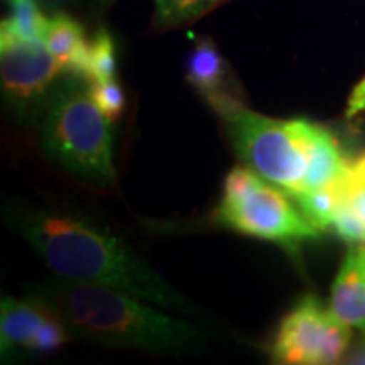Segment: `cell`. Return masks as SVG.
I'll use <instances>...</instances> for the list:
<instances>
[{
    "label": "cell",
    "instance_id": "obj_11",
    "mask_svg": "<svg viewBox=\"0 0 365 365\" xmlns=\"http://www.w3.org/2000/svg\"><path fill=\"white\" fill-rule=\"evenodd\" d=\"M350 161L341 153L340 144L328 129L312 122L308 140V171L304 191L339 185L349 173Z\"/></svg>",
    "mask_w": 365,
    "mask_h": 365
},
{
    "label": "cell",
    "instance_id": "obj_5",
    "mask_svg": "<svg viewBox=\"0 0 365 365\" xmlns=\"http://www.w3.org/2000/svg\"><path fill=\"white\" fill-rule=\"evenodd\" d=\"M220 117L245 166L291 196L303 193L312 122L266 117L249 110L245 103L228 108Z\"/></svg>",
    "mask_w": 365,
    "mask_h": 365
},
{
    "label": "cell",
    "instance_id": "obj_2",
    "mask_svg": "<svg viewBox=\"0 0 365 365\" xmlns=\"http://www.w3.org/2000/svg\"><path fill=\"white\" fill-rule=\"evenodd\" d=\"M71 339L159 354H188L207 344L202 328L115 287L53 277L34 287Z\"/></svg>",
    "mask_w": 365,
    "mask_h": 365
},
{
    "label": "cell",
    "instance_id": "obj_3",
    "mask_svg": "<svg viewBox=\"0 0 365 365\" xmlns=\"http://www.w3.org/2000/svg\"><path fill=\"white\" fill-rule=\"evenodd\" d=\"M43 112L41 145L46 156L91 185H113L110 120L90 98L88 86L66 81L53 90Z\"/></svg>",
    "mask_w": 365,
    "mask_h": 365
},
{
    "label": "cell",
    "instance_id": "obj_6",
    "mask_svg": "<svg viewBox=\"0 0 365 365\" xmlns=\"http://www.w3.org/2000/svg\"><path fill=\"white\" fill-rule=\"evenodd\" d=\"M352 330L318 298L304 296L281 322L269 352L277 364H339L349 350Z\"/></svg>",
    "mask_w": 365,
    "mask_h": 365
},
{
    "label": "cell",
    "instance_id": "obj_14",
    "mask_svg": "<svg viewBox=\"0 0 365 365\" xmlns=\"http://www.w3.org/2000/svg\"><path fill=\"white\" fill-rule=\"evenodd\" d=\"M223 2L225 0H154L156 4L154 24L159 29L190 24Z\"/></svg>",
    "mask_w": 365,
    "mask_h": 365
},
{
    "label": "cell",
    "instance_id": "obj_8",
    "mask_svg": "<svg viewBox=\"0 0 365 365\" xmlns=\"http://www.w3.org/2000/svg\"><path fill=\"white\" fill-rule=\"evenodd\" d=\"M0 339L6 357L16 352H53L71 336L56 312L43 298L31 293L22 299L2 301Z\"/></svg>",
    "mask_w": 365,
    "mask_h": 365
},
{
    "label": "cell",
    "instance_id": "obj_9",
    "mask_svg": "<svg viewBox=\"0 0 365 365\" xmlns=\"http://www.w3.org/2000/svg\"><path fill=\"white\" fill-rule=\"evenodd\" d=\"M186 81L218 115L244 103L240 88H237V81L212 39H200L196 43L186 65Z\"/></svg>",
    "mask_w": 365,
    "mask_h": 365
},
{
    "label": "cell",
    "instance_id": "obj_1",
    "mask_svg": "<svg viewBox=\"0 0 365 365\" xmlns=\"http://www.w3.org/2000/svg\"><path fill=\"white\" fill-rule=\"evenodd\" d=\"M6 220L59 277L115 287L154 307L195 317L196 304L108 228L51 208L11 207Z\"/></svg>",
    "mask_w": 365,
    "mask_h": 365
},
{
    "label": "cell",
    "instance_id": "obj_18",
    "mask_svg": "<svg viewBox=\"0 0 365 365\" xmlns=\"http://www.w3.org/2000/svg\"><path fill=\"white\" fill-rule=\"evenodd\" d=\"M345 202L365 218V150L350 161L349 173L341 181Z\"/></svg>",
    "mask_w": 365,
    "mask_h": 365
},
{
    "label": "cell",
    "instance_id": "obj_20",
    "mask_svg": "<svg viewBox=\"0 0 365 365\" xmlns=\"http://www.w3.org/2000/svg\"><path fill=\"white\" fill-rule=\"evenodd\" d=\"M357 115H365V76L355 85L346 105V117L354 118Z\"/></svg>",
    "mask_w": 365,
    "mask_h": 365
},
{
    "label": "cell",
    "instance_id": "obj_15",
    "mask_svg": "<svg viewBox=\"0 0 365 365\" xmlns=\"http://www.w3.org/2000/svg\"><path fill=\"white\" fill-rule=\"evenodd\" d=\"M12 14L2 22L14 34L26 41H44L48 17L41 12L36 0H11Z\"/></svg>",
    "mask_w": 365,
    "mask_h": 365
},
{
    "label": "cell",
    "instance_id": "obj_17",
    "mask_svg": "<svg viewBox=\"0 0 365 365\" xmlns=\"http://www.w3.org/2000/svg\"><path fill=\"white\" fill-rule=\"evenodd\" d=\"M88 95L110 122L117 120L124 112L125 93L115 80L90 81Z\"/></svg>",
    "mask_w": 365,
    "mask_h": 365
},
{
    "label": "cell",
    "instance_id": "obj_16",
    "mask_svg": "<svg viewBox=\"0 0 365 365\" xmlns=\"http://www.w3.org/2000/svg\"><path fill=\"white\" fill-rule=\"evenodd\" d=\"M117 75V58L115 44L112 36L107 31H100L90 41L88 63H86V80H115Z\"/></svg>",
    "mask_w": 365,
    "mask_h": 365
},
{
    "label": "cell",
    "instance_id": "obj_19",
    "mask_svg": "<svg viewBox=\"0 0 365 365\" xmlns=\"http://www.w3.org/2000/svg\"><path fill=\"white\" fill-rule=\"evenodd\" d=\"M330 230L335 232L340 239L355 245H365V218L350 207L349 203H341L331 222Z\"/></svg>",
    "mask_w": 365,
    "mask_h": 365
},
{
    "label": "cell",
    "instance_id": "obj_4",
    "mask_svg": "<svg viewBox=\"0 0 365 365\" xmlns=\"http://www.w3.org/2000/svg\"><path fill=\"white\" fill-rule=\"evenodd\" d=\"M213 220L242 235L281 245L287 252H296L303 242L323 234L286 190L242 166L227 175Z\"/></svg>",
    "mask_w": 365,
    "mask_h": 365
},
{
    "label": "cell",
    "instance_id": "obj_12",
    "mask_svg": "<svg viewBox=\"0 0 365 365\" xmlns=\"http://www.w3.org/2000/svg\"><path fill=\"white\" fill-rule=\"evenodd\" d=\"M44 43L63 73L86 80L90 41H86L83 27L78 22L65 14L51 17L46 27Z\"/></svg>",
    "mask_w": 365,
    "mask_h": 365
},
{
    "label": "cell",
    "instance_id": "obj_7",
    "mask_svg": "<svg viewBox=\"0 0 365 365\" xmlns=\"http://www.w3.org/2000/svg\"><path fill=\"white\" fill-rule=\"evenodd\" d=\"M0 71L6 102L19 118L44 110L53 93L51 86L63 73L43 39H21L4 24L0 31Z\"/></svg>",
    "mask_w": 365,
    "mask_h": 365
},
{
    "label": "cell",
    "instance_id": "obj_13",
    "mask_svg": "<svg viewBox=\"0 0 365 365\" xmlns=\"http://www.w3.org/2000/svg\"><path fill=\"white\" fill-rule=\"evenodd\" d=\"M293 198L299 205L301 212L309 218V222L318 230L327 232L331 228L333 218L344 203V186L339 182V185L327 186V188L304 191Z\"/></svg>",
    "mask_w": 365,
    "mask_h": 365
},
{
    "label": "cell",
    "instance_id": "obj_10",
    "mask_svg": "<svg viewBox=\"0 0 365 365\" xmlns=\"http://www.w3.org/2000/svg\"><path fill=\"white\" fill-rule=\"evenodd\" d=\"M331 312L365 340V245L350 244L331 286Z\"/></svg>",
    "mask_w": 365,
    "mask_h": 365
}]
</instances>
